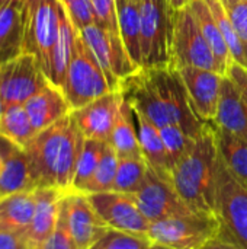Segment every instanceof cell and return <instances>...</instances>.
Returning a JSON list of instances; mask_svg holds the SVG:
<instances>
[{"mask_svg": "<svg viewBox=\"0 0 247 249\" xmlns=\"http://www.w3.org/2000/svg\"><path fill=\"white\" fill-rule=\"evenodd\" d=\"M119 90L130 107L157 128L175 124L189 137L198 139L210 124L195 114L175 67H141L121 80Z\"/></svg>", "mask_w": 247, "mask_h": 249, "instance_id": "1", "label": "cell"}, {"mask_svg": "<svg viewBox=\"0 0 247 249\" xmlns=\"http://www.w3.org/2000/svg\"><path fill=\"white\" fill-rule=\"evenodd\" d=\"M84 140L71 112L38 131L25 147L33 187L71 191Z\"/></svg>", "mask_w": 247, "mask_h": 249, "instance_id": "2", "label": "cell"}, {"mask_svg": "<svg viewBox=\"0 0 247 249\" xmlns=\"http://www.w3.org/2000/svg\"><path fill=\"white\" fill-rule=\"evenodd\" d=\"M217 168L218 149L211 121L172 171L173 185L192 212L215 216Z\"/></svg>", "mask_w": 247, "mask_h": 249, "instance_id": "3", "label": "cell"}, {"mask_svg": "<svg viewBox=\"0 0 247 249\" xmlns=\"http://www.w3.org/2000/svg\"><path fill=\"white\" fill-rule=\"evenodd\" d=\"M141 67H173L175 9L167 0H140Z\"/></svg>", "mask_w": 247, "mask_h": 249, "instance_id": "4", "label": "cell"}, {"mask_svg": "<svg viewBox=\"0 0 247 249\" xmlns=\"http://www.w3.org/2000/svg\"><path fill=\"white\" fill-rule=\"evenodd\" d=\"M61 90L64 92L71 111L114 90L102 66L80 34H77Z\"/></svg>", "mask_w": 247, "mask_h": 249, "instance_id": "5", "label": "cell"}, {"mask_svg": "<svg viewBox=\"0 0 247 249\" xmlns=\"http://www.w3.org/2000/svg\"><path fill=\"white\" fill-rule=\"evenodd\" d=\"M215 217L218 238L239 249H247V188L240 184L218 155Z\"/></svg>", "mask_w": 247, "mask_h": 249, "instance_id": "6", "label": "cell"}, {"mask_svg": "<svg viewBox=\"0 0 247 249\" xmlns=\"http://www.w3.org/2000/svg\"><path fill=\"white\" fill-rule=\"evenodd\" d=\"M60 0H26L23 4L25 53L33 55L48 77L60 32Z\"/></svg>", "mask_w": 247, "mask_h": 249, "instance_id": "7", "label": "cell"}, {"mask_svg": "<svg viewBox=\"0 0 247 249\" xmlns=\"http://www.w3.org/2000/svg\"><path fill=\"white\" fill-rule=\"evenodd\" d=\"M220 223L214 214L189 213L153 222L148 238L173 249H202L218 236Z\"/></svg>", "mask_w": 247, "mask_h": 249, "instance_id": "8", "label": "cell"}, {"mask_svg": "<svg viewBox=\"0 0 247 249\" xmlns=\"http://www.w3.org/2000/svg\"><path fill=\"white\" fill-rule=\"evenodd\" d=\"M173 67H197L224 74L214 51L205 39L189 6L175 9L173 26ZM226 76V74H224Z\"/></svg>", "mask_w": 247, "mask_h": 249, "instance_id": "9", "label": "cell"}, {"mask_svg": "<svg viewBox=\"0 0 247 249\" xmlns=\"http://www.w3.org/2000/svg\"><path fill=\"white\" fill-rule=\"evenodd\" d=\"M79 34L98 58L114 90H119L121 80L141 69L130 57L118 32L108 31L93 23L79 31Z\"/></svg>", "mask_w": 247, "mask_h": 249, "instance_id": "10", "label": "cell"}, {"mask_svg": "<svg viewBox=\"0 0 247 249\" xmlns=\"http://www.w3.org/2000/svg\"><path fill=\"white\" fill-rule=\"evenodd\" d=\"M131 196L150 223L195 213L178 194L172 178L157 174L150 166L141 188Z\"/></svg>", "mask_w": 247, "mask_h": 249, "instance_id": "11", "label": "cell"}, {"mask_svg": "<svg viewBox=\"0 0 247 249\" xmlns=\"http://www.w3.org/2000/svg\"><path fill=\"white\" fill-rule=\"evenodd\" d=\"M48 82L49 80L36 58L23 53L0 67V95L3 108L9 105H23Z\"/></svg>", "mask_w": 247, "mask_h": 249, "instance_id": "12", "label": "cell"}, {"mask_svg": "<svg viewBox=\"0 0 247 249\" xmlns=\"http://www.w3.org/2000/svg\"><path fill=\"white\" fill-rule=\"evenodd\" d=\"M61 209L66 216L67 228L79 249H90L109 231L84 193H66Z\"/></svg>", "mask_w": 247, "mask_h": 249, "instance_id": "13", "label": "cell"}, {"mask_svg": "<svg viewBox=\"0 0 247 249\" xmlns=\"http://www.w3.org/2000/svg\"><path fill=\"white\" fill-rule=\"evenodd\" d=\"M87 197L109 229L147 235L151 223L141 213L131 194L109 191L87 194Z\"/></svg>", "mask_w": 247, "mask_h": 249, "instance_id": "14", "label": "cell"}, {"mask_svg": "<svg viewBox=\"0 0 247 249\" xmlns=\"http://www.w3.org/2000/svg\"><path fill=\"white\" fill-rule=\"evenodd\" d=\"M176 70L186 88L195 114L207 123L214 121L218 111L221 88L226 76L218 71L189 66L179 67Z\"/></svg>", "mask_w": 247, "mask_h": 249, "instance_id": "15", "label": "cell"}, {"mask_svg": "<svg viewBox=\"0 0 247 249\" xmlns=\"http://www.w3.org/2000/svg\"><path fill=\"white\" fill-rule=\"evenodd\" d=\"M122 104L124 95L121 90H112L71 111V115L84 139L108 143Z\"/></svg>", "mask_w": 247, "mask_h": 249, "instance_id": "16", "label": "cell"}, {"mask_svg": "<svg viewBox=\"0 0 247 249\" xmlns=\"http://www.w3.org/2000/svg\"><path fill=\"white\" fill-rule=\"evenodd\" d=\"M35 190L26 150L0 136V194L1 197Z\"/></svg>", "mask_w": 247, "mask_h": 249, "instance_id": "17", "label": "cell"}, {"mask_svg": "<svg viewBox=\"0 0 247 249\" xmlns=\"http://www.w3.org/2000/svg\"><path fill=\"white\" fill-rule=\"evenodd\" d=\"M64 191L57 188H35V212L28 229L31 249H39L57 228Z\"/></svg>", "mask_w": 247, "mask_h": 249, "instance_id": "18", "label": "cell"}, {"mask_svg": "<svg viewBox=\"0 0 247 249\" xmlns=\"http://www.w3.org/2000/svg\"><path fill=\"white\" fill-rule=\"evenodd\" d=\"M33 127L41 131L71 112V107L64 92L48 82L33 96L23 104Z\"/></svg>", "mask_w": 247, "mask_h": 249, "instance_id": "19", "label": "cell"}, {"mask_svg": "<svg viewBox=\"0 0 247 249\" xmlns=\"http://www.w3.org/2000/svg\"><path fill=\"white\" fill-rule=\"evenodd\" d=\"M217 127L247 142V105L237 88L226 76L221 88V98L215 120Z\"/></svg>", "mask_w": 247, "mask_h": 249, "instance_id": "20", "label": "cell"}, {"mask_svg": "<svg viewBox=\"0 0 247 249\" xmlns=\"http://www.w3.org/2000/svg\"><path fill=\"white\" fill-rule=\"evenodd\" d=\"M132 112H134L138 142H140V147H141L144 160L157 174L172 178L173 163H172L170 156L166 150V146L162 140L159 128L151 121H148L143 114H140L134 109H132Z\"/></svg>", "mask_w": 247, "mask_h": 249, "instance_id": "21", "label": "cell"}, {"mask_svg": "<svg viewBox=\"0 0 247 249\" xmlns=\"http://www.w3.org/2000/svg\"><path fill=\"white\" fill-rule=\"evenodd\" d=\"M23 53V7L16 4H0V67Z\"/></svg>", "mask_w": 247, "mask_h": 249, "instance_id": "22", "label": "cell"}, {"mask_svg": "<svg viewBox=\"0 0 247 249\" xmlns=\"http://www.w3.org/2000/svg\"><path fill=\"white\" fill-rule=\"evenodd\" d=\"M35 212V190L0 198V229L28 233Z\"/></svg>", "mask_w": 247, "mask_h": 249, "instance_id": "23", "label": "cell"}, {"mask_svg": "<svg viewBox=\"0 0 247 249\" xmlns=\"http://www.w3.org/2000/svg\"><path fill=\"white\" fill-rule=\"evenodd\" d=\"M79 31L73 25L70 16L67 15L66 9L61 4L60 9V32H58V39L52 51L51 57V67H49V74L48 80L55 85L57 88H63L66 73L73 55L76 38H77Z\"/></svg>", "mask_w": 247, "mask_h": 249, "instance_id": "24", "label": "cell"}, {"mask_svg": "<svg viewBox=\"0 0 247 249\" xmlns=\"http://www.w3.org/2000/svg\"><path fill=\"white\" fill-rule=\"evenodd\" d=\"M188 6L192 10V13L195 16L205 39L208 41L211 50L214 51L221 70L224 71V74H227V70H229L230 64L233 63V58L230 55V51L227 48L224 36L220 31V26H218L210 6L207 4L205 0H189Z\"/></svg>", "mask_w": 247, "mask_h": 249, "instance_id": "25", "label": "cell"}, {"mask_svg": "<svg viewBox=\"0 0 247 249\" xmlns=\"http://www.w3.org/2000/svg\"><path fill=\"white\" fill-rule=\"evenodd\" d=\"M108 144L114 149L119 159H131V158H143L134 112L130 104L124 99L115 125L112 128Z\"/></svg>", "mask_w": 247, "mask_h": 249, "instance_id": "26", "label": "cell"}, {"mask_svg": "<svg viewBox=\"0 0 247 249\" xmlns=\"http://www.w3.org/2000/svg\"><path fill=\"white\" fill-rule=\"evenodd\" d=\"M119 35L130 57L141 67V12L140 1L115 0Z\"/></svg>", "mask_w": 247, "mask_h": 249, "instance_id": "27", "label": "cell"}, {"mask_svg": "<svg viewBox=\"0 0 247 249\" xmlns=\"http://www.w3.org/2000/svg\"><path fill=\"white\" fill-rule=\"evenodd\" d=\"M213 125L220 158L231 175L247 188V142L217 127L214 123Z\"/></svg>", "mask_w": 247, "mask_h": 249, "instance_id": "28", "label": "cell"}, {"mask_svg": "<svg viewBox=\"0 0 247 249\" xmlns=\"http://www.w3.org/2000/svg\"><path fill=\"white\" fill-rule=\"evenodd\" d=\"M36 133L38 131L35 130L23 105H9L3 108L0 118V136L25 149Z\"/></svg>", "mask_w": 247, "mask_h": 249, "instance_id": "29", "label": "cell"}, {"mask_svg": "<svg viewBox=\"0 0 247 249\" xmlns=\"http://www.w3.org/2000/svg\"><path fill=\"white\" fill-rule=\"evenodd\" d=\"M207 4L210 6L220 31L224 36V41L227 44V48L230 51V55L233 58L234 63L243 66L245 69H247V47L246 44L242 41L240 35L237 34L226 7L223 6V3L220 0H205Z\"/></svg>", "mask_w": 247, "mask_h": 249, "instance_id": "30", "label": "cell"}, {"mask_svg": "<svg viewBox=\"0 0 247 249\" xmlns=\"http://www.w3.org/2000/svg\"><path fill=\"white\" fill-rule=\"evenodd\" d=\"M106 144L108 143L98 142V140H89V139L84 140L82 153L77 160L71 191H79V193L86 191V187L89 185L92 177L95 175V171L100 162Z\"/></svg>", "mask_w": 247, "mask_h": 249, "instance_id": "31", "label": "cell"}, {"mask_svg": "<svg viewBox=\"0 0 247 249\" xmlns=\"http://www.w3.org/2000/svg\"><path fill=\"white\" fill-rule=\"evenodd\" d=\"M147 171L148 165L144 158L119 159L112 191L122 194L137 193L147 177Z\"/></svg>", "mask_w": 247, "mask_h": 249, "instance_id": "32", "label": "cell"}, {"mask_svg": "<svg viewBox=\"0 0 247 249\" xmlns=\"http://www.w3.org/2000/svg\"><path fill=\"white\" fill-rule=\"evenodd\" d=\"M118 162H119L118 155L114 152V149L109 144H106L103 155L100 158V162H99L89 185L86 187L84 194H99V193L112 191L114 181L116 177Z\"/></svg>", "mask_w": 247, "mask_h": 249, "instance_id": "33", "label": "cell"}, {"mask_svg": "<svg viewBox=\"0 0 247 249\" xmlns=\"http://www.w3.org/2000/svg\"><path fill=\"white\" fill-rule=\"evenodd\" d=\"M151 244L148 235L109 229L90 249H147Z\"/></svg>", "mask_w": 247, "mask_h": 249, "instance_id": "34", "label": "cell"}, {"mask_svg": "<svg viewBox=\"0 0 247 249\" xmlns=\"http://www.w3.org/2000/svg\"><path fill=\"white\" fill-rule=\"evenodd\" d=\"M162 140L166 146V150L170 156V160L175 165L191 150V147L194 146L195 139L189 137L181 127L170 124V125H165L162 128H159Z\"/></svg>", "mask_w": 247, "mask_h": 249, "instance_id": "35", "label": "cell"}, {"mask_svg": "<svg viewBox=\"0 0 247 249\" xmlns=\"http://www.w3.org/2000/svg\"><path fill=\"white\" fill-rule=\"evenodd\" d=\"M67 15L70 16L73 25L77 31H82L93 23H96L95 12L90 0H60Z\"/></svg>", "mask_w": 247, "mask_h": 249, "instance_id": "36", "label": "cell"}, {"mask_svg": "<svg viewBox=\"0 0 247 249\" xmlns=\"http://www.w3.org/2000/svg\"><path fill=\"white\" fill-rule=\"evenodd\" d=\"M95 12L96 25L112 32L119 34L118 18H116V4L115 0H90Z\"/></svg>", "mask_w": 247, "mask_h": 249, "instance_id": "37", "label": "cell"}, {"mask_svg": "<svg viewBox=\"0 0 247 249\" xmlns=\"http://www.w3.org/2000/svg\"><path fill=\"white\" fill-rule=\"evenodd\" d=\"M39 249H79L67 228L66 216H64L61 206H60V216H58V223H57L55 231Z\"/></svg>", "mask_w": 247, "mask_h": 249, "instance_id": "38", "label": "cell"}, {"mask_svg": "<svg viewBox=\"0 0 247 249\" xmlns=\"http://www.w3.org/2000/svg\"><path fill=\"white\" fill-rule=\"evenodd\" d=\"M237 34L240 35L242 41L246 44L247 47V0L242 1L230 9H226Z\"/></svg>", "mask_w": 247, "mask_h": 249, "instance_id": "39", "label": "cell"}, {"mask_svg": "<svg viewBox=\"0 0 247 249\" xmlns=\"http://www.w3.org/2000/svg\"><path fill=\"white\" fill-rule=\"evenodd\" d=\"M0 249H31L28 233L0 229Z\"/></svg>", "mask_w": 247, "mask_h": 249, "instance_id": "40", "label": "cell"}, {"mask_svg": "<svg viewBox=\"0 0 247 249\" xmlns=\"http://www.w3.org/2000/svg\"><path fill=\"white\" fill-rule=\"evenodd\" d=\"M231 82L233 85L237 88L240 96L243 98V101L246 102L247 105V69H245L243 66L237 64V63H231L229 70H227V74H226Z\"/></svg>", "mask_w": 247, "mask_h": 249, "instance_id": "41", "label": "cell"}, {"mask_svg": "<svg viewBox=\"0 0 247 249\" xmlns=\"http://www.w3.org/2000/svg\"><path fill=\"white\" fill-rule=\"evenodd\" d=\"M202 249H239L237 247H234L233 244H230V242H227V241H224V239H221V238H214L213 241H210L205 247Z\"/></svg>", "mask_w": 247, "mask_h": 249, "instance_id": "42", "label": "cell"}, {"mask_svg": "<svg viewBox=\"0 0 247 249\" xmlns=\"http://www.w3.org/2000/svg\"><path fill=\"white\" fill-rule=\"evenodd\" d=\"M167 1L170 3V6H172L173 9H181V7H183V6H186L189 0H167Z\"/></svg>", "mask_w": 247, "mask_h": 249, "instance_id": "43", "label": "cell"}, {"mask_svg": "<svg viewBox=\"0 0 247 249\" xmlns=\"http://www.w3.org/2000/svg\"><path fill=\"white\" fill-rule=\"evenodd\" d=\"M220 1L223 3V6L226 9H230V7H233V6H236V4H239L242 1H246V0H220Z\"/></svg>", "mask_w": 247, "mask_h": 249, "instance_id": "44", "label": "cell"}, {"mask_svg": "<svg viewBox=\"0 0 247 249\" xmlns=\"http://www.w3.org/2000/svg\"><path fill=\"white\" fill-rule=\"evenodd\" d=\"M26 0H0V4H16V6H20L23 7Z\"/></svg>", "mask_w": 247, "mask_h": 249, "instance_id": "45", "label": "cell"}, {"mask_svg": "<svg viewBox=\"0 0 247 249\" xmlns=\"http://www.w3.org/2000/svg\"><path fill=\"white\" fill-rule=\"evenodd\" d=\"M147 249H173L170 248V247H166V245H162V244H156V242H153L150 247Z\"/></svg>", "mask_w": 247, "mask_h": 249, "instance_id": "46", "label": "cell"}, {"mask_svg": "<svg viewBox=\"0 0 247 249\" xmlns=\"http://www.w3.org/2000/svg\"><path fill=\"white\" fill-rule=\"evenodd\" d=\"M1 114H3V101H1V95H0V118H1Z\"/></svg>", "mask_w": 247, "mask_h": 249, "instance_id": "47", "label": "cell"}, {"mask_svg": "<svg viewBox=\"0 0 247 249\" xmlns=\"http://www.w3.org/2000/svg\"><path fill=\"white\" fill-rule=\"evenodd\" d=\"M0 198H1V194H0Z\"/></svg>", "mask_w": 247, "mask_h": 249, "instance_id": "48", "label": "cell"}, {"mask_svg": "<svg viewBox=\"0 0 247 249\" xmlns=\"http://www.w3.org/2000/svg\"><path fill=\"white\" fill-rule=\"evenodd\" d=\"M135 1H140V0H135Z\"/></svg>", "mask_w": 247, "mask_h": 249, "instance_id": "49", "label": "cell"}]
</instances>
